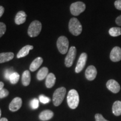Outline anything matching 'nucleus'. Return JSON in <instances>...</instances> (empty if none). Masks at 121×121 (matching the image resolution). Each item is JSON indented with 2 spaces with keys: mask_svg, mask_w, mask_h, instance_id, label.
Instances as JSON below:
<instances>
[{
  "mask_svg": "<svg viewBox=\"0 0 121 121\" xmlns=\"http://www.w3.org/2000/svg\"><path fill=\"white\" fill-rule=\"evenodd\" d=\"M67 104L71 109H74L78 107L79 104V95L76 90L72 89L69 90L67 97Z\"/></svg>",
  "mask_w": 121,
  "mask_h": 121,
  "instance_id": "f257e3e1",
  "label": "nucleus"
},
{
  "mask_svg": "<svg viewBox=\"0 0 121 121\" xmlns=\"http://www.w3.org/2000/svg\"><path fill=\"white\" fill-rule=\"evenodd\" d=\"M69 32L75 36H78L81 34L82 30V27L78 19L72 17L70 19L69 24Z\"/></svg>",
  "mask_w": 121,
  "mask_h": 121,
  "instance_id": "f03ea898",
  "label": "nucleus"
},
{
  "mask_svg": "<svg viewBox=\"0 0 121 121\" xmlns=\"http://www.w3.org/2000/svg\"><path fill=\"white\" fill-rule=\"evenodd\" d=\"M66 93V89L64 87H59L54 92L53 95V102L55 106H59L64 99Z\"/></svg>",
  "mask_w": 121,
  "mask_h": 121,
  "instance_id": "7ed1b4c3",
  "label": "nucleus"
},
{
  "mask_svg": "<svg viewBox=\"0 0 121 121\" xmlns=\"http://www.w3.org/2000/svg\"><path fill=\"white\" fill-rule=\"evenodd\" d=\"M42 30L41 22L38 20H35L30 24L28 30L29 36L30 37H37L40 34Z\"/></svg>",
  "mask_w": 121,
  "mask_h": 121,
  "instance_id": "20e7f679",
  "label": "nucleus"
},
{
  "mask_svg": "<svg viewBox=\"0 0 121 121\" xmlns=\"http://www.w3.org/2000/svg\"><path fill=\"white\" fill-rule=\"evenodd\" d=\"M69 42L68 39L65 36L59 37L57 42V46L60 53L62 54H66L69 49Z\"/></svg>",
  "mask_w": 121,
  "mask_h": 121,
  "instance_id": "39448f33",
  "label": "nucleus"
},
{
  "mask_svg": "<svg viewBox=\"0 0 121 121\" xmlns=\"http://www.w3.org/2000/svg\"><path fill=\"white\" fill-rule=\"evenodd\" d=\"M86 9V5L84 2H76L72 4L70 6V11L73 16H78L83 13Z\"/></svg>",
  "mask_w": 121,
  "mask_h": 121,
  "instance_id": "423d86ee",
  "label": "nucleus"
},
{
  "mask_svg": "<svg viewBox=\"0 0 121 121\" xmlns=\"http://www.w3.org/2000/svg\"><path fill=\"white\" fill-rule=\"evenodd\" d=\"M76 48L75 47L72 46L69 48V52L65 58V63L66 67H71L76 58Z\"/></svg>",
  "mask_w": 121,
  "mask_h": 121,
  "instance_id": "0eeeda50",
  "label": "nucleus"
},
{
  "mask_svg": "<svg viewBox=\"0 0 121 121\" xmlns=\"http://www.w3.org/2000/svg\"><path fill=\"white\" fill-rule=\"evenodd\" d=\"M87 58V55L86 53H82L80 55V56L78 58V60L77 63L76 67L75 68V72L76 73H79L84 69L86 65Z\"/></svg>",
  "mask_w": 121,
  "mask_h": 121,
  "instance_id": "6e6552de",
  "label": "nucleus"
},
{
  "mask_svg": "<svg viewBox=\"0 0 121 121\" xmlns=\"http://www.w3.org/2000/svg\"><path fill=\"white\" fill-rule=\"evenodd\" d=\"M110 59L114 62H117L121 60V48L119 47H114L110 53Z\"/></svg>",
  "mask_w": 121,
  "mask_h": 121,
  "instance_id": "1a4fd4ad",
  "label": "nucleus"
},
{
  "mask_svg": "<svg viewBox=\"0 0 121 121\" xmlns=\"http://www.w3.org/2000/svg\"><path fill=\"white\" fill-rule=\"evenodd\" d=\"M106 86L108 90L115 94L118 93L121 90V86L118 82L113 79L108 80L106 84Z\"/></svg>",
  "mask_w": 121,
  "mask_h": 121,
  "instance_id": "9d476101",
  "label": "nucleus"
},
{
  "mask_svg": "<svg viewBox=\"0 0 121 121\" xmlns=\"http://www.w3.org/2000/svg\"><path fill=\"white\" fill-rule=\"evenodd\" d=\"M97 75V70L95 66H89L86 69L85 76L86 78L89 81H93L96 78Z\"/></svg>",
  "mask_w": 121,
  "mask_h": 121,
  "instance_id": "9b49d317",
  "label": "nucleus"
},
{
  "mask_svg": "<svg viewBox=\"0 0 121 121\" xmlns=\"http://www.w3.org/2000/svg\"><path fill=\"white\" fill-rule=\"evenodd\" d=\"M22 105V99L19 97L13 99L9 105V109L12 112H16L21 108Z\"/></svg>",
  "mask_w": 121,
  "mask_h": 121,
  "instance_id": "f8f14e48",
  "label": "nucleus"
},
{
  "mask_svg": "<svg viewBox=\"0 0 121 121\" xmlns=\"http://www.w3.org/2000/svg\"><path fill=\"white\" fill-rule=\"evenodd\" d=\"M26 14L23 11L18 12L15 18V22L17 25H20L24 23L26 21Z\"/></svg>",
  "mask_w": 121,
  "mask_h": 121,
  "instance_id": "ddd939ff",
  "label": "nucleus"
},
{
  "mask_svg": "<svg viewBox=\"0 0 121 121\" xmlns=\"http://www.w3.org/2000/svg\"><path fill=\"white\" fill-rule=\"evenodd\" d=\"M43 62V60L42 57H37L31 62L30 66V70L31 71H35L39 69V67L41 66Z\"/></svg>",
  "mask_w": 121,
  "mask_h": 121,
  "instance_id": "4468645a",
  "label": "nucleus"
},
{
  "mask_svg": "<svg viewBox=\"0 0 121 121\" xmlns=\"http://www.w3.org/2000/svg\"><path fill=\"white\" fill-rule=\"evenodd\" d=\"M14 54L13 52H4L0 53V63L9 62L13 60Z\"/></svg>",
  "mask_w": 121,
  "mask_h": 121,
  "instance_id": "2eb2a0df",
  "label": "nucleus"
},
{
  "mask_svg": "<svg viewBox=\"0 0 121 121\" xmlns=\"http://www.w3.org/2000/svg\"><path fill=\"white\" fill-rule=\"evenodd\" d=\"M33 45H27L26 46L24 47L23 48H22V49L19 51V52H18L17 54V57L18 58H22V57L26 56L29 53V52L30 50L33 49Z\"/></svg>",
  "mask_w": 121,
  "mask_h": 121,
  "instance_id": "dca6fc26",
  "label": "nucleus"
},
{
  "mask_svg": "<svg viewBox=\"0 0 121 121\" xmlns=\"http://www.w3.org/2000/svg\"><path fill=\"white\" fill-rule=\"evenodd\" d=\"M53 112L50 110H45L42 111L39 116V118L42 121H48L53 117Z\"/></svg>",
  "mask_w": 121,
  "mask_h": 121,
  "instance_id": "f3484780",
  "label": "nucleus"
},
{
  "mask_svg": "<svg viewBox=\"0 0 121 121\" xmlns=\"http://www.w3.org/2000/svg\"><path fill=\"white\" fill-rule=\"evenodd\" d=\"M56 82V77L53 73H50L48 75L45 80V85L47 88H51Z\"/></svg>",
  "mask_w": 121,
  "mask_h": 121,
  "instance_id": "a211bd4d",
  "label": "nucleus"
},
{
  "mask_svg": "<svg viewBox=\"0 0 121 121\" xmlns=\"http://www.w3.org/2000/svg\"><path fill=\"white\" fill-rule=\"evenodd\" d=\"M22 83L24 86H28L30 84V81H31V76L30 73L28 70L25 71L23 72L22 75Z\"/></svg>",
  "mask_w": 121,
  "mask_h": 121,
  "instance_id": "6ab92c4d",
  "label": "nucleus"
},
{
  "mask_svg": "<svg viewBox=\"0 0 121 121\" xmlns=\"http://www.w3.org/2000/svg\"><path fill=\"white\" fill-rule=\"evenodd\" d=\"M113 113L115 116H119L121 115V102L116 101L114 103L112 107Z\"/></svg>",
  "mask_w": 121,
  "mask_h": 121,
  "instance_id": "aec40b11",
  "label": "nucleus"
},
{
  "mask_svg": "<svg viewBox=\"0 0 121 121\" xmlns=\"http://www.w3.org/2000/svg\"><path fill=\"white\" fill-rule=\"evenodd\" d=\"M48 69L47 67H43L37 73V79L38 80H43L47 78L48 75Z\"/></svg>",
  "mask_w": 121,
  "mask_h": 121,
  "instance_id": "412c9836",
  "label": "nucleus"
},
{
  "mask_svg": "<svg viewBox=\"0 0 121 121\" xmlns=\"http://www.w3.org/2000/svg\"><path fill=\"white\" fill-rule=\"evenodd\" d=\"M109 34L113 37H118L121 35V28L118 27H113L109 30Z\"/></svg>",
  "mask_w": 121,
  "mask_h": 121,
  "instance_id": "4be33fe9",
  "label": "nucleus"
},
{
  "mask_svg": "<svg viewBox=\"0 0 121 121\" xmlns=\"http://www.w3.org/2000/svg\"><path fill=\"white\" fill-rule=\"evenodd\" d=\"M20 78V75L17 72H14L10 77L9 80L12 84H16L19 81Z\"/></svg>",
  "mask_w": 121,
  "mask_h": 121,
  "instance_id": "5701e85b",
  "label": "nucleus"
},
{
  "mask_svg": "<svg viewBox=\"0 0 121 121\" xmlns=\"http://www.w3.org/2000/svg\"><path fill=\"white\" fill-rule=\"evenodd\" d=\"M30 105L33 109H36L39 107V100L38 99L34 98L31 100L30 102Z\"/></svg>",
  "mask_w": 121,
  "mask_h": 121,
  "instance_id": "b1692460",
  "label": "nucleus"
},
{
  "mask_svg": "<svg viewBox=\"0 0 121 121\" xmlns=\"http://www.w3.org/2000/svg\"><path fill=\"white\" fill-rule=\"evenodd\" d=\"M14 72L13 68H10V69H7L4 71V78L6 80H9L10 77L11 76V75Z\"/></svg>",
  "mask_w": 121,
  "mask_h": 121,
  "instance_id": "393cba45",
  "label": "nucleus"
},
{
  "mask_svg": "<svg viewBox=\"0 0 121 121\" xmlns=\"http://www.w3.org/2000/svg\"><path fill=\"white\" fill-rule=\"evenodd\" d=\"M39 99L40 100V102L43 104L48 103L51 101V99L47 97V96H45L43 95H40L39 96Z\"/></svg>",
  "mask_w": 121,
  "mask_h": 121,
  "instance_id": "a878e982",
  "label": "nucleus"
},
{
  "mask_svg": "<svg viewBox=\"0 0 121 121\" xmlns=\"http://www.w3.org/2000/svg\"><path fill=\"white\" fill-rule=\"evenodd\" d=\"M6 30V25L3 22H0V38L4 35Z\"/></svg>",
  "mask_w": 121,
  "mask_h": 121,
  "instance_id": "bb28decb",
  "label": "nucleus"
},
{
  "mask_svg": "<svg viewBox=\"0 0 121 121\" xmlns=\"http://www.w3.org/2000/svg\"><path fill=\"white\" fill-rule=\"evenodd\" d=\"M9 91L6 89H2L0 90V98H4L9 95Z\"/></svg>",
  "mask_w": 121,
  "mask_h": 121,
  "instance_id": "cd10ccee",
  "label": "nucleus"
},
{
  "mask_svg": "<svg viewBox=\"0 0 121 121\" xmlns=\"http://www.w3.org/2000/svg\"><path fill=\"white\" fill-rule=\"evenodd\" d=\"M95 121H109L104 118L103 116L100 114H95Z\"/></svg>",
  "mask_w": 121,
  "mask_h": 121,
  "instance_id": "c85d7f7f",
  "label": "nucleus"
},
{
  "mask_svg": "<svg viewBox=\"0 0 121 121\" xmlns=\"http://www.w3.org/2000/svg\"><path fill=\"white\" fill-rule=\"evenodd\" d=\"M115 7L118 10H121V0H117L114 2Z\"/></svg>",
  "mask_w": 121,
  "mask_h": 121,
  "instance_id": "c756f323",
  "label": "nucleus"
},
{
  "mask_svg": "<svg viewBox=\"0 0 121 121\" xmlns=\"http://www.w3.org/2000/svg\"><path fill=\"white\" fill-rule=\"evenodd\" d=\"M116 23L118 25L121 26V15L118 16L116 19Z\"/></svg>",
  "mask_w": 121,
  "mask_h": 121,
  "instance_id": "7c9ffc66",
  "label": "nucleus"
},
{
  "mask_svg": "<svg viewBox=\"0 0 121 121\" xmlns=\"http://www.w3.org/2000/svg\"><path fill=\"white\" fill-rule=\"evenodd\" d=\"M4 7L3 6H0V17L2 16L3 14H4Z\"/></svg>",
  "mask_w": 121,
  "mask_h": 121,
  "instance_id": "2f4dec72",
  "label": "nucleus"
},
{
  "mask_svg": "<svg viewBox=\"0 0 121 121\" xmlns=\"http://www.w3.org/2000/svg\"><path fill=\"white\" fill-rule=\"evenodd\" d=\"M4 86V84L2 82H0V90L3 89Z\"/></svg>",
  "mask_w": 121,
  "mask_h": 121,
  "instance_id": "473e14b6",
  "label": "nucleus"
},
{
  "mask_svg": "<svg viewBox=\"0 0 121 121\" xmlns=\"http://www.w3.org/2000/svg\"><path fill=\"white\" fill-rule=\"evenodd\" d=\"M0 121H8V120H7V119L6 118H2L0 119Z\"/></svg>",
  "mask_w": 121,
  "mask_h": 121,
  "instance_id": "72a5a7b5",
  "label": "nucleus"
},
{
  "mask_svg": "<svg viewBox=\"0 0 121 121\" xmlns=\"http://www.w3.org/2000/svg\"><path fill=\"white\" fill-rule=\"evenodd\" d=\"M1 110L0 109V117H1Z\"/></svg>",
  "mask_w": 121,
  "mask_h": 121,
  "instance_id": "f704fd0d",
  "label": "nucleus"
}]
</instances>
